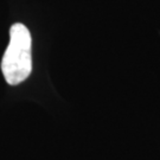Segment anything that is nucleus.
Wrapping results in <instances>:
<instances>
[{
	"mask_svg": "<svg viewBox=\"0 0 160 160\" xmlns=\"http://www.w3.org/2000/svg\"><path fill=\"white\" fill-rule=\"evenodd\" d=\"M31 34L20 23L10 29V43L1 61V71L10 86H18L26 80L32 71Z\"/></svg>",
	"mask_w": 160,
	"mask_h": 160,
	"instance_id": "f257e3e1",
	"label": "nucleus"
}]
</instances>
